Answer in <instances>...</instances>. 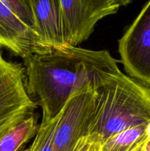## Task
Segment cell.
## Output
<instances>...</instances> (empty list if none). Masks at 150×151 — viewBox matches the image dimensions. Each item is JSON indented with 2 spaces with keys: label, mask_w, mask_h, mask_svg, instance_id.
<instances>
[{
  "label": "cell",
  "mask_w": 150,
  "mask_h": 151,
  "mask_svg": "<svg viewBox=\"0 0 150 151\" xmlns=\"http://www.w3.org/2000/svg\"><path fill=\"white\" fill-rule=\"evenodd\" d=\"M101 139L96 134H88L79 139L74 151H100Z\"/></svg>",
  "instance_id": "cell-13"
},
{
  "label": "cell",
  "mask_w": 150,
  "mask_h": 151,
  "mask_svg": "<svg viewBox=\"0 0 150 151\" xmlns=\"http://www.w3.org/2000/svg\"><path fill=\"white\" fill-rule=\"evenodd\" d=\"M118 50L126 75L150 87V0L126 28Z\"/></svg>",
  "instance_id": "cell-5"
},
{
  "label": "cell",
  "mask_w": 150,
  "mask_h": 151,
  "mask_svg": "<svg viewBox=\"0 0 150 151\" xmlns=\"http://www.w3.org/2000/svg\"><path fill=\"white\" fill-rule=\"evenodd\" d=\"M59 117L60 114L53 119L41 120L38 133L27 151H51L53 138Z\"/></svg>",
  "instance_id": "cell-11"
},
{
  "label": "cell",
  "mask_w": 150,
  "mask_h": 151,
  "mask_svg": "<svg viewBox=\"0 0 150 151\" xmlns=\"http://www.w3.org/2000/svg\"><path fill=\"white\" fill-rule=\"evenodd\" d=\"M68 45L76 47L88 40L96 24L116 14L121 6L119 0H59Z\"/></svg>",
  "instance_id": "cell-6"
},
{
  "label": "cell",
  "mask_w": 150,
  "mask_h": 151,
  "mask_svg": "<svg viewBox=\"0 0 150 151\" xmlns=\"http://www.w3.org/2000/svg\"><path fill=\"white\" fill-rule=\"evenodd\" d=\"M136 151H150V137H149V134L148 138L144 143V145Z\"/></svg>",
  "instance_id": "cell-14"
},
{
  "label": "cell",
  "mask_w": 150,
  "mask_h": 151,
  "mask_svg": "<svg viewBox=\"0 0 150 151\" xmlns=\"http://www.w3.org/2000/svg\"><path fill=\"white\" fill-rule=\"evenodd\" d=\"M39 125L38 116L33 112L1 137L0 151H19L35 137Z\"/></svg>",
  "instance_id": "cell-10"
},
{
  "label": "cell",
  "mask_w": 150,
  "mask_h": 151,
  "mask_svg": "<svg viewBox=\"0 0 150 151\" xmlns=\"http://www.w3.org/2000/svg\"><path fill=\"white\" fill-rule=\"evenodd\" d=\"M36 106L26 89L24 65L7 60L0 50V139Z\"/></svg>",
  "instance_id": "cell-3"
},
{
  "label": "cell",
  "mask_w": 150,
  "mask_h": 151,
  "mask_svg": "<svg viewBox=\"0 0 150 151\" xmlns=\"http://www.w3.org/2000/svg\"><path fill=\"white\" fill-rule=\"evenodd\" d=\"M149 125H138L111 136L101 142L100 151H136L148 138Z\"/></svg>",
  "instance_id": "cell-9"
},
{
  "label": "cell",
  "mask_w": 150,
  "mask_h": 151,
  "mask_svg": "<svg viewBox=\"0 0 150 151\" xmlns=\"http://www.w3.org/2000/svg\"><path fill=\"white\" fill-rule=\"evenodd\" d=\"M96 91L91 86L74 93L60 113L51 151H74L79 139L89 134L96 108Z\"/></svg>",
  "instance_id": "cell-4"
},
{
  "label": "cell",
  "mask_w": 150,
  "mask_h": 151,
  "mask_svg": "<svg viewBox=\"0 0 150 151\" xmlns=\"http://www.w3.org/2000/svg\"><path fill=\"white\" fill-rule=\"evenodd\" d=\"M26 24L34 29V18L29 0H1ZM35 30V29H34Z\"/></svg>",
  "instance_id": "cell-12"
},
{
  "label": "cell",
  "mask_w": 150,
  "mask_h": 151,
  "mask_svg": "<svg viewBox=\"0 0 150 151\" xmlns=\"http://www.w3.org/2000/svg\"><path fill=\"white\" fill-rule=\"evenodd\" d=\"M0 48L24 59L49 47L44 44L32 27L22 22L0 0Z\"/></svg>",
  "instance_id": "cell-7"
},
{
  "label": "cell",
  "mask_w": 150,
  "mask_h": 151,
  "mask_svg": "<svg viewBox=\"0 0 150 151\" xmlns=\"http://www.w3.org/2000/svg\"><path fill=\"white\" fill-rule=\"evenodd\" d=\"M89 134L101 142L131 128L150 123V87L119 71L95 90Z\"/></svg>",
  "instance_id": "cell-2"
},
{
  "label": "cell",
  "mask_w": 150,
  "mask_h": 151,
  "mask_svg": "<svg viewBox=\"0 0 150 151\" xmlns=\"http://www.w3.org/2000/svg\"><path fill=\"white\" fill-rule=\"evenodd\" d=\"M119 1H120L121 6H126L132 3L133 0H119Z\"/></svg>",
  "instance_id": "cell-15"
},
{
  "label": "cell",
  "mask_w": 150,
  "mask_h": 151,
  "mask_svg": "<svg viewBox=\"0 0 150 151\" xmlns=\"http://www.w3.org/2000/svg\"><path fill=\"white\" fill-rule=\"evenodd\" d=\"M28 94L42 109V119H53L69 97L91 86L96 89L120 69L107 50L66 45L45 49L23 59Z\"/></svg>",
  "instance_id": "cell-1"
},
{
  "label": "cell",
  "mask_w": 150,
  "mask_h": 151,
  "mask_svg": "<svg viewBox=\"0 0 150 151\" xmlns=\"http://www.w3.org/2000/svg\"><path fill=\"white\" fill-rule=\"evenodd\" d=\"M34 18V29L46 47L68 45L59 0H29Z\"/></svg>",
  "instance_id": "cell-8"
}]
</instances>
